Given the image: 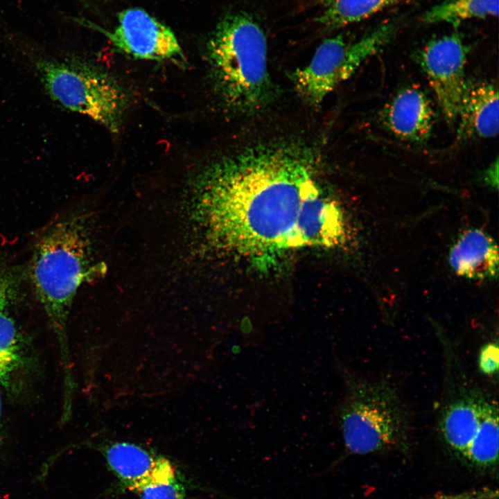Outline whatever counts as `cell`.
Listing matches in <instances>:
<instances>
[{
	"instance_id": "17",
	"label": "cell",
	"mask_w": 499,
	"mask_h": 499,
	"mask_svg": "<svg viewBox=\"0 0 499 499\" xmlns=\"http://www.w3.org/2000/svg\"><path fill=\"white\" fill-rule=\"evenodd\" d=\"M0 310V385L8 386L21 361L19 333L13 319Z\"/></svg>"
},
{
	"instance_id": "1",
	"label": "cell",
	"mask_w": 499,
	"mask_h": 499,
	"mask_svg": "<svg viewBox=\"0 0 499 499\" xmlns=\"http://www.w3.org/2000/svg\"><path fill=\"white\" fill-rule=\"evenodd\" d=\"M317 161L305 144L277 141L210 162L194 182L209 231L248 256L338 245L345 237L344 216L317 183Z\"/></svg>"
},
{
	"instance_id": "4",
	"label": "cell",
	"mask_w": 499,
	"mask_h": 499,
	"mask_svg": "<svg viewBox=\"0 0 499 499\" xmlns=\"http://www.w3.org/2000/svg\"><path fill=\"white\" fill-rule=\"evenodd\" d=\"M267 42L259 26L244 13H231L217 24L207 42L216 87L224 101L244 113L265 107L273 96Z\"/></svg>"
},
{
	"instance_id": "21",
	"label": "cell",
	"mask_w": 499,
	"mask_h": 499,
	"mask_svg": "<svg viewBox=\"0 0 499 499\" xmlns=\"http://www.w3.org/2000/svg\"><path fill=\"white\" fill-rule=\"evenodd\" d=\"M484 182L489 186L498 189V159H496L484 170L482 174Z\"/></svg>"
},
{
	"instance_id": "2",
	"label": "cell",
	"mask_w": 499,
	"mask_h": 499,
	"mask_svg": "<svg viewBox=\"0 0 499 499\" xmlns=\"http://www.w3.org/2000/svg\"><path fill=\"white\" fill-rule=\"evenodd\" d=\"M333 364L343 391L333 407L331 418L346 450L355 455L408 450L410 417L394 384L363 377L335 355Z\"/></svg>"
},
{
	"instance_id": "16",
	"label": "cell",
	"mask_w": 499,
	"mask_h": 499,
	"mask_svg": "<svg viewBox=\"0 0 499 499\" xmlns=\"http://www.w3.org/2000/svg\"><path fill=\"white\" fill-rule=\"evenodd\" d=\"M399 0H325L319 21L338 28L362 21Z\"/></svg>"
},
{
	"instance_id": "15",
	"label": "cell",
	"mask_w": 499,
	"mask_h": 499,
	"mask_svg": "<svg viewBox=\"0 0 499 499\" xmlns=\"http://www.w3.org/2000/svg\"><path fill=\"white\" fill-rule=\"evenodd\" d=\"M498 15V0H446L432 6L421 17L426 24L459 26L472 19Z\"/></svg>"
},
{
	"instance_id": "9",
	"label": "cell",
	"mask_w": 499,
	"mask_h": 499,
	"mask_svg": "<svg viewBox=\"0 0 499 499\" xmlns=\"http://www.w3.org/2000/svg\"><path fill=\"white\" fill-rule=\"evenodd\" d=\"M99 30L117 50L137 59L162 61L184 58L172 29L139 8L120 12L118 24L111 31Z\"/></svg>"
},
{
	"instance_id": "5",
	"label": "cell",
	"mask_w": 499,
	"mask_h": 499,
	"mask_svg": "<svg viewBox=\"0 0 499 499\" xmlns=\"http://www.w3.org/2000/svg\"><path fill=\"white\" fill-rule=\"evenodd\" d=\"M30 67L55 103L119 132L129 100L125 89L109 73L73 57H32Z\"/></svg>"
},
{
	"instance_id": "6",
	"label": "cell",
	"mask_w": 499,
	"mask_h": 499,
	"mask_svg": "<svg viewBox=\"0 0 499 499\" xmlns=\"http://www.w3.org/2000/svg\"><path fill=\"white\" fill-rule=\"evenodd\" d=\"M396 26L381 24L353 44L342 35L325 40L310 62L292 75L295 89L308 105L317 107L338 85L349 79L360 65L392 40Z\"/></svg>"
},
{
	"instance_id": "22",
	"label": "cell",
	"mask_w": 499,
	"mask_h": 499,
	"mask_svg": "<svg viewBox=\"0 0 499 499\" xmlns=\"http://www.w3.org/2000/svg\"><path fill=\"white\" fill-rule=\"evenodd\" d=\"M1 418H2V402H1V394H0V443H1V440H2V437H3V436H2V435H3V432H2L3 427H2Z\"/></svg>"
},
{
	"instance_id": "18",
	"label": "cell",
	"mask_w": 499,
	"mask_h": 499,
	"mask_svg": "<svg viewBox=\"0 0 499 499\" xmlns=\"http://www.w3.org/2000/svg\"><path fill=\"white\" fill-rule=\"evenodd\" d=\"M140 499H184V490L170 462L140 488Z\"/></svg>"
},
{
	"instance_id": "14",
	"label": "cell",
	"mask_w": 499,
	"mask_h": 499,
	"mask_svg": "<svg viewBox=\"0 0 499 499\" xmlns=\"http://www.w3.org/2000/svg\"><path fill=\"white\" fill-rule=\"evenodd\" d=\"M498 405L493 398L489 402L478 434L464 462L480 471L494 470L498 462Z\"/></svg>"
},
{
	"instance_id": "19",
	"label": "cell",
	"mask_w": 499,
	"mask_h": 499,
	"mask_svg": "<svg viewBox=\"0 0 499 499\" xmlns=\"http://www.w3.org/2000/svg\"><path fill=\"white\" fill-rule=\"evenodd\" d=\"M18 286L16 272L7 264L0 261V310L7 308L15 299Z\"/></svg>"
},
{
	"instance_id": "8",
	"label": "cell",
	"mask_w": 499,
	"mask_h": 499,
	"mask_svg": "<svg viewBox=\"0 0 499 499\" xmlns=\"http://www.w3.org/2000/svg\"><path fill=\"white\" fill-rule=\"evenodd\" d=\"M491 396L452 374L448 368V382L442 403L439 431L450 451L464 461L480 429L485 409Z\"/></svg>"
},
{
	"instance_id": "7",
	"label": "cell",
	"mask_w": 499,
	"mask_h": 499,
	"mask_svg": "<svg viewBox=\"0 0 499 499\" xmlns=\"http://www.w3.org/2000/svg\"><path fill=\"white\" fill-rule=\"evenodd\" d=\"M466 58V47L455 33L430 40L419 55L420 66L449 125L457 123L467 84Z\"/></svg>"
},
{
	"instance_id": "20",
	"label": "cell",
	"mask_w": 499,
	"mask_h": 499,
	"mask_svg": "<svg viewBox=\"0 0 499 499\" xmlns=\"http://www.w3.org/2000/svg\"><path fill=\"white\" fill-rule=\"evenodd\" d=\"M499 349L498 342L485 344L480 351L478 367L480 371L488 376H494L498 372Z\"/></svg>"
},
{
	"instance_id": "11",
	"label": "cell",
	"mask_w": 499,
	"mask_h": 499,
	"mask_svg": "<svg viewBox=\"0 0 499 499\" xmlns=\"http://www.w3.org/2000/svg\"><path fill=\"white\" fill-rule=\"evenodd\" d=\"M498 89L484 80L467 82L457 120V137L489 139L498 133Z\"/></svg>"
},
{
	"instance_id": "3",
	"label": "cell",
	"mask_w": 499,
	"mask_h": 499,
	"mask_svg": "<svg viewBox=\"0 0 499 499\" xmlns=\"http://www.w3.org/2000/svg\"><path fill=\"white\" fill-rule=\"evenodd\" d=\"M90 242L82 216L69 215L46 226L34 241L28 276L61 344L66 367V328L73 299L89 277Z\"/></svg>"
},
{
	"instance_id": "12",
	"label": "cell",
	"mask_w": 499,
	"mask_h": 499,
	"mask_svg": "<svg viewBox=\"0 0 499 499\" xmlns=\"http://www.w3.org/2000/svg\"><path fill=\"white\" fill-rule=\"evenodd\" d=\"M451 268L459 275L488 280L498 275V246L487 234L478 229L463 232L449 252Z\"/></svg>"
},
{
	"instance_id": "10",
	"label": "cell",
	"mask_w": 499,
	"mask_h": 499,
	"mask_svg": "<svg viewBox=\"0 0 499 499\" xmlns=\"http://www.w3.org/2000/svg\"><path fill=\"white\" fill-rule=\"evenodd\" d=\"M383 125L405 141L421 143L431 136L435 112L430 99L415 85L399 90L380 114Z\"/></svg>"
},
{
	"instance_id": "13",
	"label": "cell",
	"mask_w": 499,
	"mask_h": 499,
	"mask_svg": "<svg viewBox=\"0 0 499 499\" xmlns=\"http://www.w3.org/2000/svg\"><path fill=\"white\" fill-rule=\"evenodd\" d=\"M106 462L120 482L138 491L148 482L168 460L134 444L116 442L104 449Z\"/></svg>"
}]
</instances>
